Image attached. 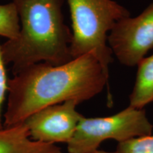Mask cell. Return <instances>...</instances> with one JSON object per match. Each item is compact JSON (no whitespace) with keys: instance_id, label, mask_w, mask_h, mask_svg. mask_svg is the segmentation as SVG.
<instances>
[{"instance_id":"obj_1","label":"cell","mask_w":153,"mask_h":153,"mask_svg":"<svg viewBox=\"0 0 153 153\" xmlns=\"http://www.w3.org/2000/svg\"><path fill=\"white\" fill-rule=\"evenodd\" d=\"M108 76L93 53L60 65L39 62L26 67L9 79L4 127L24 123L48 106L89 100L104 89Z\"/></svg>"},{"instance_id":"obj_2","label":"cell","mask_w":153,"mask_h":153,"mask_svg":"<svg viewBox=\"0 0 153 153\" xmlns=\"http://www.w3.org/2000/svg\"><path fill=\"white\" fill-rule=\"evenodd\" d=\"M20 22L17 38L1 44L13 73L39 62L60 65L73 60L72 31L65 23L64 0H14Z\"/></svg>"},{"instance_id":"obj_3","label":"cell","mask_w":153,"mask_h":153,"mask_svg":"<svg viewBox=\"0 0 153 153\" xmlns=\"http://www.w3.org/2000/svg\"><path fill=\"white\" fill-rule=\"evenodd\" d=\"M72 20V59L94 53L106 73L112 62L108 35L118 21L130 16L123 6L114 0H67Z\"/></svg>"},{"instance_id":"obj_4","label":"cell","mask_w":153,"mask_h":153,"mask_svg":"<svg viewBox=\"0 0 153 153\" xmlns=\"http://www.w3.org/2000/svg\"><path fill=\"white\" fill-rule=\"evenodd\" d=\"M153 126L144 108L128 106L111 116L80 119L73 136L68 143L69 153H94L106 140L118 143L134 137L151 135Z\"/></svg>"},{"instance_id":"obj_5","label":"cell","mask_w":153,"mask_h":153,"mask_svg":"<svg viewBox=\"0 0 153 153\" xmlns=\"http://www.w3.org/2000/svg\"><path fill=\"white\" fill-rule=\"evenodd\" d=\"M107 43L120 64L137 66L153 48V2L137 16L118 21L108 33Z\"/></svg>"},{"instance_id":"obj_6","label":"cell","mask_w":153,"mask_h":153,"mask_svg":"<svg viewBox=\"0 0 153 153\" xmlns=\"http://www.w3.org/2000/svg\"><path fill=\"white\" fill-rule=\"evenodd\" d=\"M79 103L68 101L38 111L24 121L34 140L68 143L83 116L76 109Z\"/></svg>"},{"instance_id":"obj_7","label":"cell","mask_w":153,"mask_h":153,"mask_svg":"<svg viewBox=\"0 0 153 153\" xmlns=\"http://www.w3.org/2000/svg\"><path fill=\"white\" fill-rule=\"evenodd\" d=\"M0 153H63L55 144L34 140L24 123L0 128Z\"/></svg>"},{"instance_id":"obj_8","label":"cell","mask_w":153,"mask_h":153,"mask_svg":"<svg viewBox=\"0 0 153 153\" xmlns=\"http://www.w3.org/2000/svg\"><path fill=\"white\" fill-rule=\"evenodd\" d=\"M135 85L129 97V106L143 108L153 102V55L137 65Z\"/></svg>"},{"instance_id":"obj_9","label":"cell","mask_w":153,"mask_h":153,"mask_svg":"<svg viewBox=\"0 0 153 153\" xmlns=\"http://www.w3.org/2000/svg\"><path fill=\"white\" fill-rule=\"evenodd\" d=\"M19 31V16L14 1L0 4V36L13 40L17 38Z\"/></svg>"},{"instance_id":"obj_10","label":"cell","mask_w":153,"mask_h":153,"mask_svg":"<svg viewBox=\"0 0 153 153\" xmlns=\"http://www.w3.org/2000/svg\"><path fill=\"white\" fill-rule=\"evenodd\" d=\"M116 153H153V135L134 137L118 143Z\"/></svg>"},{"instance_id":"obj_11","label":"cell","mask_w":153,"mask_h":153,"mask_svg":"<svg viewBox=\"0 0 153 153\" xmlns=\"http://www.w3.org/2000/svg\"><path fill=\"white\" fill-rule=\"evenodd\" d=\"M5 66L6 64L4 60L2 51H1V44L0 43V128H2L4 127L2 125V118H1V108H2L5 96L8 92L9 79L7 78Z\"/></svg>"},{"instance_id":"obj_12","label":"cell","mask_w":153,"mask_h":153,"mask_svg":"<svg viewBox=\"0 0 153 153\" xmlns=\"http://www.w3.org/2000/svg\"><path fill=\"white\" fill-rule=\"evenodd\" d=\"M94 153H116V152H107V151H104V150H98L96 151Z\"/></svg>"}]
</instances>
